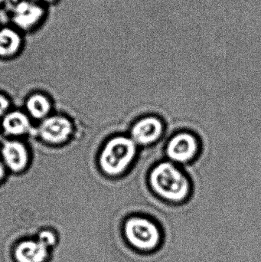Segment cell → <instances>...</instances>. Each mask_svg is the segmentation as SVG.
I'll use <instances>...</instances> for the list:
<instances>
[{"label": "cell", "mask_w": 261, "mask_h": 262, "mask_svg": "<svg viewBox=\"0 0 261 262\" xmlns=\"http://www.w3.org/2000/svg\"><path fill=\"white\" fill-rule=\"evenodd\" d=\"M147 180L153 194L173 204L186 201L193 191L190 177L182 166L167 160L155 164L150 169Z\"/></svg>", "instance_id": "cell-1"}, {"label": "cell", "mask_w": 261, "mask_h": 262, "mask_svg": "<svg viewBox=\"0 0 261 262\" xmlns=\"http://www.w3.org/2000/svg\"><path fill=\"white\" fill-rule=\"evenodd\" d=\"M138 147L129 135H117L104 145L99 157L101 169L109 177H121L137 157Z\"/></svg>", "instance_id": "cell-2"}, {"label": "cell", "mask_w": 261, "mask_h": 262, "mask_svg": "<svg viewBox=\"0 0 261 262\" xmlns=\"http://www.w3.org/2000/svg\"><path fill=\"white\" fill-rule=\"evenodd\" d=\"M124 238L136 250L153 252L160 246L162 235L158 225L144 215H133L126 220L123 227Z\"/></svg>", "instance_id": "cell-3"}, {"label": "cell", "mask_w": 261, "mask_h": 262, "mask_svg": "<svg viewBox=\"0 0 261 262\" xmlns=\"http://www.w3.org/2000/svg\"><path fill=\"white\" fill-rule=\"evenodd\" d=\"M9 9L11 26L21 33L34 32L47 17L48 7L32 0H14Z\"/></svg>", "instance_id": "cell-4"}, {"label": "cell", "mask_w": 261, "mask_h": 262, "mask_svg": "<svg viewBox=\"0 0 261 262\" xmlns=\"http://www.w3.org/2000/svg\"><path fill=\"white\" fill-rule=\"evenodd\" d=\"M200 151V140L196 134L188 130H181L173 134L165 148L167 160L180 166L195 161Z\"/></svg>", "instance_id": "cell-5"}, {"label": "cell", "mask_w": 261, "mask_h": 262, "mask_svg": "<svg viewBox=\"0 0 261 262\" xmlns=\"http://www.w3.org/2000/svg\"><path fill=\"white\" fill-rule=\"evenodd\" d=\"M164 121L156 115H146L135 121L129 137L138 146H150L157 143L165 133Z\"/></svg>", "instance_id": "cell-6"}, {"label": "cell", "mask_w": 261, "mask_h": 262, "mask_svg": "<svg viewBox=\"0 0 261 262\" xmlns=\"http://www.w3.org/2000/svg\"><path fill=\"white\" fill-rule=\"evenodd\" d=\"M55 234L51 231H43L38 240L21 242L14 251L17 262H45L49 258V246L55 243Z\"/></svg>", "instance_id": "cell-7"}, {"label": "cell", "mask_w": 261, "mask_h": 262, "mask_svg": "<svg viewBox=\"0 0 261 262\" xmlns=\"http://www.w3.org/2000/svg\"><path fill=\"white\" fill-rule=\"evenodd\" d=\"M72 130V124L68 119L59 116L44 120L39 128L43 140L51 143H62L68 138Z\"/></svg>", "instance_id": "cell-8"}, {"label": "cell", "mask_w": 261, "mask_h": 262, "mask_svg": "<svg viewBox=\"0 0 261 262\" xmlns=\"http://www.w3.org/2000/svg\"><path fill=\"white\" fill-rule=\"evenodd\" d=\"M24 44V34L14 26H0V58H9L18 53Z\"/></svg>", "instance_id": "cell-9"}, {"label": "cell", "mask_w": 261, "mask_h": 262, "mask_svg": "<svg viewBox=\"0 0 261 262\" xmlns=\"http://www.w3.org/2000/svg\"><path fill=\"white\" fill-rule=\"evenodd\" d=\"M3 160L6 166L14 172H18L26 167L29 155L26 146L17 141H8L2 149Z\"/></svg>", "instance_id": "cell-10"}, {"label": "cell", "mask_w": 261, "mask_h": 262, "mask_svg": "<svg viewBox=\"0 0 261 262\" xmlns=\"http://www.w3.org/2000/svg\"><path fill=\"white\" fill-rule=\"evenodd\" d=\"M3 127L7 134L11 135H21L30 127L29 118L19 112L8 114L3 121Z\"/></svg>", "instance_id": "cell-11"}, {"label": "cell", "mask_w": 261, "mask_h": 262, "mask_svg": "<svg viewBox=\"0 0 261 262\" xmlns=\"http://www.w3.org/2000/svg\"><path fill=\"white\" fill-rule=\"evenodd\" d=\"M26 107L33 118L41 119L50 111V102L44 95H34L28 99Z\"/></svg>", "instance_id": "cell-12"}, {"label": "cell", "mask_w": 261, "mask_h": 262, "mask_svg": "<svg viewBox=\"0 0 261 262\" xmlns=\"http://www.w3.org/2000/svg\"><path fill=\"white\" fill-rule=\"evenodd\" d=\"M9 105V101L3 95H0V116L7 111Z\"/></svg>", "instance_id": "cell-13"}, {"label": "cell", "mask_w": 261, "mask_h": 262, "mask_svg": "<svg viewBox=\"0 0 261 262\" xmlns=\"http://www.w3.org/2000/svg\"><path fill=\"white\" fill-rule=\"evenodd\" d=\"M32 1L39 3V4L46 6V7H49V6H54V5L59 3L61 0H32Z\"/></svg>", "instance_id": "cell-14"}, {"label": "cell", "mask_w": 261, "mask_h": 262, "mask_svg": "<svg viewBox=\"0 0 261 262\" xmlns=\"http://www.w3.org/2000/svg\"><path fill=\"white\" fill-rule=\"evenodd\" d=\"M5 170H4V166L2 164L1 162H0V180L3 178V176H4Z\"/></svg>", "instance_id": "cell-15"}, {"label": "cell", "mask_w": 261, "mask_h": 262, "mask_svg": "<svg viewBox=\"0 0 261 262\" xmlns=\"http://www.w3.org/2000/svg\"><path fill=\"white\" fill-rule=\"evenodd\" d=\"M9 1V0H0V7L6 5Z\"/></svg>", "instance_id": "cell-16"}]
</instances>
